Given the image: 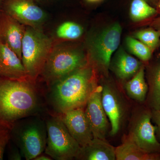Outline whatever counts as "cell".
Listing matches in <instances>:
<instances>
[{"label": "cell", "mask_w": 160, "mask_h": 160, "mask_svg": "<svg viewBox=\"0 0 160 160\" xmlns=\"http://www.w3.org/2000/svg\"><path fill=\"white\" fill-rule=\"evenodd\" d=\"M158 12L156 8L146 0H132L130 4L129 15L133 22H140L152 17Z\"/></svg>", "instance_id": "ffe728a7"}, {"label": "cell", "mask_w": 160, "mask_h": 160, "mask_svg": "<svg viewBox=\"0 0 160 160\" xmlns=\"http://www.w3.org/2000/svg\"><path fill=\"white\" fill-rule=\"evenodd\" d=\"M146 1L152 6L156 8L157 7L159 0H146Z\"/></svg>", "instance_id": "f1b7e54d"}, {"label": "cell", "mask_w": 160, "mask_h": 160, "mask_svg": "<svg viewBox=\"0 0 160 160\" xmlns=\"http://www.w3.org/2000/svg\"><path fill=\"white\" fill-rule=\"evenodd\" d=\"M59 115L70 134L81 147L89 144L93 138L85 108L72 109Z\"/></svg>", "instance_id": "7c38bea8"}, {"label": "cell", "mask_w": 160, "mask_h": 160, "mask_svg": "<svg viewBox=\"0 0 160 160\" xmlns=\"http://www.w3.org/2000/svg\"><path fill=\"white\" fill-rule=\"evenodd\" d=\"M84 29L80 24L72 21H66L58 26L55 35L60 39L75 40L81 38Z\"/></svg>", "instance_id": "44dd1931"}, {"label": "cell", "mask_w": 160, "mask_h": 160, "mask_svg": "<svg viewBox=\"0 0 160 160\" xmlns=\"http://www.w3.org/2000/svg\"><path fill=\"white\" fill-rule=\"evenodd\" d=\"M53 41L42 28L26 26L22 46V61L28 79L35 82L42 71Z\"/></svg>", "instance_id": "5b68a950"}, {"label": "cell", "mask_w": 160, "mask_h": 160, "mask_svg": "<svg viewBox=\"0 0 160 160\" xmlns=\"http://www.w3.org/2000/svg\"><path fill=\"white\" fill-rule=\"evenodd\" d=\"M47 135L46 121L41 114L18 120L12 124L10 130V139L26 160H32L44 152Z\"/></svg>", "instance_id": "3957f363"}, {"label": "cell", "mask_w": 160, "mask_h": 160, "mask_svg": "<svg viewBox=\"0 0 160 160\" xmlns=\"http://www.w3.org/2000/svg\"><path fill=\"white\" fill-rule=\"evenodd\" d=\"M47 141L45 152L55 160L75 158L81 146L69 133L58 114H49L45 118Z\"/></svg>", "instance_id": "8992f818"}, {"label": "cell", "mask_w": 160, "mask_h": 160, "mask_svg": "<svg viewBox=\"0 0 160 160\" xmlns=\"http://www.w3.org/2000/svg\"><path fill=\"white\" fill-rule=\"evenodd\" d=\"M102 86V102L110 125L109 134H117L122 126L125 114L124 104L117 89L110 84Z\"/></svg>", "instance_id": "8fae6325"}, {"label": "cell", "mask_w": 160, "mask_h": 160, "mask_svg": "<svg viewBox=\"0 0 160 160\" xmlns=\"http://www.w3.org/2000/svg\"><path fill=\"white\" fill-rule=\"evenodd\" d=\"M115 153L117 160H160V153L144 151L128 135L123 138L122 144L116 148Z\"/></svg>", "instance_id": "ac0fdd59"}, {"label": "cell", "mask_w": 160, "mask_h": 160, "mask_svg": "<svg viewBox=\"0 0 160 160\" xmlns=\"http://www.w3.org/2000/svg\"><path fill=\"white\" fill-rule=\"evenodd\" d=\"M115 149L106 139L93 138L89 144L81 147L75 159L115 160Z\"/></svg>", "instance_id": "2e32d148"}, {"label": "cell", "mask_w": 160, "mask_h": 160, "mask_svg": "<svg viewBox=\"0 0 160 160\" xmlns=\"http://www.w3.org/2000/svg\"><path fill=\"white\" fill-rule=\"evenodd\" d=\"M0 77L29 79L22 59L8 46L0 43Z\"/></svg>", "instance_id": "5bb4252c"}, {"label": "cell", "mask_w": 160, "mask_h": 160, "mask_svg": "<svg viewBox=\"0 0 160 160\" xmlns=\"http://www.w3.org/2000/svg\"><path fill=\"white\" fill-rule=\"evenodd\" d=\"M4 0H0V9H1V6H2V4Z\"/></svg>", "instance_id": "d6a6232c"}, {"label": "cell", "mask_w": 160, "mask_h": 160, "mask_svg": "<svg viewBox=\"0 0 160 160\" xmlns=\"http://www.w3.org/2000/svg\"><path fill=\"white\" fill-rule=\"evenodd\" d=\"M85 1L89 3H96L99 2L102 0H85Z\"/></svg>", "instance_id": "f546056e"}, {"label": "cell", "mask_w": 160, "mask_h": 160, "mask_svg": "<svg viewBox=\"0 0 160 160\" xmlns=\"http://www.w3.org/2000/svg\"><path fill=\"white\" fill-rule=\"evenodd\" d=\"M44 109L35 82L0 77V125L11 128L18 120L41 114Z\"/></svg>", "instance_id": "7a4b0ae2"}, {"label": "cell", "mask_w": 160, "mask_h": 160, "mask_svg": "<svg viewBox=\"0 0 160 160\" xmlns=\"http://www.w3.org/2000/svg\"><path fill=\"white\" fill-rule=\"evenodd\" d=\"M102 86H97L85 107V113L93 138L106 139L110 123L102 102Z\"/></svg>", "instance_id": "30bf717a"}, {"label": "cell", "mask_w": 160, "mask_h": 160, "mask_svg": "<svg viewBox=\"0 0 160 160\" xmlns=\"http://www.w3.org/2000/svg\"><path fill=\"white\" fill-rule=\"evenodd\" d=\"M122 28L118 23L112 24L101 32L89 46L92 65L108 72L112 56L119 46Z\"/></svg>", "instance_id": "52a82bcc"}, {"label": "cell", "mask_w": 160, "mask_h": 160, "mask_svg": "<svg viewBox=\"0 0 160 160\" xmlns=\"http://www.w3.org/2000/svg\"><path fill=\"white\" fill-rule=\"evenodd\" d=\"M47 86L46 102L54 114L85 108L97 86L94 68L88 64Z\"/></svg>", "instance_id": "6da1fadb"}, {"label": "cell", "mask_w": 160, "mask_h": 160, "mask_svg": "<svg viewBox=\"0 0 160 160\" xmlns=\"http://www.w3.org/2000/svg\"><path fill=\"white\" fill-rule=\"evenodd\" d=\"M1 9L26 26L42 28L48 18L34 0H4Z\"/></svg>", "instance_id": "9c48e42d"}, {"label": "cell", "mask_w": 160, "mask_h": 160, "mask_svg": "<svg viewBox=\"0 0 160 160\" xmlns=\"http://www.w3.org/2000/svg\"><path fill=\"white\" fill-rule=\"evenodd\" d=\"M34 1L37 3H42L47 2V1H50V0H34Z\"/></svg>", "instance_id": "4dcf8cb0"}, {"label": "cell", "mask_w": 160, "mask_h": 160, "mask_svg": "<svg viewBox=\"0 0 160 160\" xmlns=\"http://www.w3.org/2000/svg\"><path fill=\"white\" fill-rule=\"evenodd\" d=\"M157 8L158 9L159 11L160 12V0L159 1L158 4V6L157 7Z\"/></svg>", "instance_id": "1f68e13d"}, {"label": "cell", "mask_w": 160, "mask_h": 160, "mask_svg": "<svg viewBox=\"0 0 160 160\" xmlns=\"http://www.w3.org/2000/svg\"><path fill=\"white\" fill-rule=\"evenodd\" d=\"M89 64L84 52L66 43L53 44L40 76L48 85Z\"/></svg>", "instance_id": "277c9868"}, {"label": "cell", "mask_w": 160, "mask_h": 160, "mask_svg": "<svg viewBox=\"0 0 160 160\" xmlns=\"http://www.w3.org/2000/svg\"><path fill=\"white\" fill-rule=\"evenodd\" d=\"M7 156L9 160H22V154L19 149L17 146L14 144L11 140L8 143L7 146Z\"/></svg>", "instance_id": "d4e9b609"}, {"label": "cell", "mask_w": 160, "mask_h": 160, "mask_svg": "<svg viewBox=\"0 0 160 160\" xmlns=\"http://www.w3.org/2000/svg\"><path fill=\"white\" fill-rule=\"evenodd\" d=\"M156 130L152 121L151 109L147 106L136 116L128 135L146 152L160 153V142L156 136Z\"/></svg>", "instance_id": "ba28073f"}, {"label": "cell", "mask_w": 160, "mask_h": 160, "mask_svg": "<svg viewBox=\"0 0 160 160\" xmlns=\"http://www.w3.org/2000/svg\"><path fill=\"white\" fill-rule=\"evenodd\" d=\"M152 121L154 123L156 127V136L158 141L160 142V109L151 110Z\"/></svg>", "instance_id": "484cf974"}, {"label": "cell", "mask_w": 160, "mask_h": 160, "mask_svg": "<svg viewBox=\"0 0 160 160\" xmlns=\"http://www.w3.org/2000/svg\"><path fill=\"white\" fill-rule=\"evenodd\" d=\"M125 88L128 96L132 99L139 102H146L149 88L143 64L131 79L126 83Z\"/></svg>", "instance_id": "d6986e66"}, {"label": "cell", "mask_w": 160, "mask_h": 160, "mask_svg": "<svg viewBox=\"0 0 160 160\" xmlns=\"http://www.w3.org/2000/svg\"><path fill=\"white\" fill-rule=\"evenodd\" d=\"M134 38L144 43L152 52L160 45V32L152 27L137 32Z\"/></svg>", "instance_id": "603a6c76"}, {"label": "cell", "mask_w": 160, "mask_h": 160, "mask_svg": "<svg viewBox=\"0 0 160 160\" xmlns=\"http://www.w3.org/2000/svg\"><path fill=\"white\" fill-rule=\"evenodd\" d=\"M26 27L0 9V43L8 46L21 59L22 42Z\"/></svg>", "instance_id": "4fadbf2b"}, {"label": "cell", "mask_w": 160, "mask_h": 160, "mask_svg": "<svg viewBox=\"0 0 160 160\" xmlns=\"http://www.w3.org/2000/svg\"><path fill=\"white\" fill-rule=\"evenodd\" d=\"M52 159L50 157L48 156V155L46 154L44 152V154L43 153H41L36 157L32 160H52Z\"/></svg>", "instance_id": "4316f807"}, {"label": "cell", "mask_w": 160, "mask_h": 160, "mask_svg": "<svg viewBox=\"0 0 160 160\" xmlns=\"http://www.w3.org/2000/svg\"><path fill=\"white\" fill-rule=\"evenodd\" d=\"M152 26L159 31L160 33V16L153 21L152 23Z\"/></svg>", "instance_id": "83f0119b"}, {"label": "cell", "mask_w": 160, "mask_h": 160, "mask_svg": "<svg viewBox=\"0 0 160 160\" xmlns=\"http://www.w3.org/2000/svg\"><path fill=\"white\" fill-rule=\"evenodd\" d=\"M11 127L0 125V160H3L7 145L10 140Z\"/></svg>", "instance_id": "cb8c5ba5"}, {"label": "cell", "mask_w": 160, "mask_h": 160, "mask_svg": "<svg viewBox=\"0 0 160 160\" xmlns=\"http://www.w3.org/2000/svg\"><path fill=\"white\" fill-rule=\"evenodd\" d=\"M126 45L129 51L141 61L148 62L151 59L152 52L149 47L134 38L128 37Z\"/></svg>", "instance_id": "7402d4cb"}, {"label": "cell", "mask_w": 160, "mask_h": 160, "mask_svg": "<svg viewBox=\"0 0 160 160\" xmlns=\"http://www.w3.org/2000/svg\"><path fill=\"white\" fill-rule=\"evenodd\" d=\"M148 92L146 106L151 110L160 109V54L145 67Z\"/></svg>", "instance_id": "9a60e30c"}, {"label": "cell", "mask_w": 160, "mask_h": 160, "mask_svg": "<svg viewBox=\"0 0 160 160\" xmlns=\"http://www.w3.org/2000/svg\"><path fill=\"white\" fill-rule=\"evenodd\" d=\"M143 64L135 58L120 49L114 58L111 60L109 69H111L117 77L122 81L132 78Z\"/></svg>", "instance_id": "e0dca14e"}]
</instances>
